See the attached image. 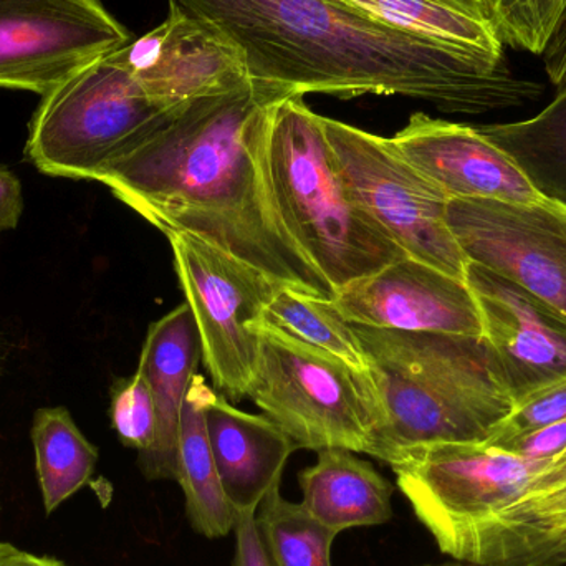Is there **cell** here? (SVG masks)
I'll use <instances>...</instances> for the list:
<instances>
[{
    "label": "cell",
    "instance_id": "obj_5",
    "mask_svg": "<svg viewBox=\"0 0 566 566\" xmlns=\"http://www.w3.org/2000/svg\"><path fill=\"white\" fill-rule=\"evenodd\" d=\"M176 109L149 98L109 53L42 96L30 119L25 156L45 175L92 181Z\"/></svg>",
    "mask_w": 566,
    "mask_h": 566
},
{
    "label": "cell",
    "instance_id": "obj_34",
    "mask_svg": "<svg viewBox=\"0 0 566 566\" xmlns=\"http://www.w3.org/2000/svg\"><path fill=\"white\" fill-rule=\"evenodd\" d=\"M446 2L454 3V6L472 10V12L482 13V15H488V12H485L484 7L479 3V0H446ZM489 19H491V17H489Z\"/></svg>",
    "mask_w": 566,
    "mask_h": 566
},
{
    "label": "cell",
    "instance_id": "obj_25",
    "mask_svg": "<svg viewBox=\"0 0 566 566\" xmlns=\"http://www.w3.org/2000/svg\"><path fill=\"white\" fill-rule=\"evenodd\" d=\"M491 20L504 45L544 56L566 20V0H494Z\"/></svg>",
    "mask_w": 566,
    "mask_h": 566
},
{
    "label": "cell",
    "instance_id": "obj_15",
    "mask_svg": "<svg viewBox=\"0 0 566 566\" xmlns=\"http://www.w3.org/2000/svg\"><path fill=\"white\" fill-rule=\"evenodd\" d=\"M391 143L449 201L489 199L538 205L548 199L478 126L419 112L392 136Z\"/></svg>",
    "mask_w": 566,
    "mask_h": 566
},
{
    "label": "cell",
    "instance_id": "obj_32",
    "mask_svg": "<svg viewBox=\"0 0 566 566\" xmlns=\"http://www.w3.org/2000/svg\"><path fill=\"white\" fill-rule=\"evenodd\" d=\"M545 72L555 86L566 83V20L544 55Z\"/></svg>",
    "mask_w": 566,
    "mask_h": 566
},
{
    "label": "cell",
    "instance_id": "obj_3",
    "mask_svg": "<svg viewBox=\"0 0 566 566\" xmlns=\"http://www.w3.org/2000/svg\"><path fill=\"white\" fill-rule=\"evenodd\" d=\"M378 391L371 458L392 465L448 442H485L512 409L501 366L484 338L353 325Z\"/></svg>",
    "mask_w": 566,
    "mask_h": 566
},
{
    "label": "cell",
    "instance_id": "obj_14",
    "mask_svg": "<svg viewBox=\"0 0 566 566\" xmlns=\"http://www.w3.org/2000/svg\"><path fill=\"white\" fill-rule=\"evenodd\" d=\"M333 302L352 325L484 338L465 282L408 255L336 290Z\"/></svg>",
    "mask_w": 566,
    "mask_h": 566
},
{
    "label": "cell",
    "instance_id": "obj_10",
    "mask_svg": "<svg viewBox=\"0 0 566 566\" xmlns=\"http://www.w3.org/2000/svg\"><path fill=\"white\" fill-rule=\"evenodd\" d=\"M132 40L102 0H0V88L43 96Z\"/></svg>",
    "mask_w": 566,
    "mask_h": 566
},
{
    "label": "cell",
    "instance_id": "obj_30",
    "mask_svg": "<svg viewBox=\"0 0 566 566\" xmlns=\"http://www.w3.org/2000/svg\"><path fill=\"white\" fill-rule=\"evenodd\" d=\"M22 212V185L9 168L0 165V232L15 229Z\"/></svg>",
    "mask_w": 566,
    "mask_h": 566
},
{
    "label": "cell",
    "instance_id": "obj_23",
    "mask_svg": "<svg viewBox=\"0 0 566 566\" xmlns=\"http://www.w3.org/2000/svg\"><path fill=\"white\" fill-rule=\"evenodd\" d=\"M261 325L336 356L358 371H368L355 328L333 300L282 285L265 308Z\"/></svg>",
    "mask_w": 566,
    "mask_h": 566
},
{
    "label": "cell",
    "instance_id": "obj_20",
    "mask_svg": "<svg viewBox=\"0 0 566 566\" xmlns=\"http://www.w3.org/2000/svg\"><path fill=\"white\" fill-rule=\"evenodd\" d=\"M399 32L489 60L505 62L504 42L488 15L446 0H339Z\"/></svg>",
    "mask_w": 566,
    "mask_h": 566
},
{
    "label": "cell",
    "instance_id": "obj_1",
    "mask_svg": "<svg viewBox=\"0 0 566 566\" xmlns=\"http://www.w3.org/2000/svg\"><path fill=\"white\" fill-rule=\"evenodd\" d=\"M292 95L251 80L188 103L92 181L165 234L189 232L282 285L333 300L335 290L286 229L269 175L272 115Z\"/></svg>",
    "mask_w": 566,
    "mask_h": 566
},
{
    "label": "cell",
    "instance_id": "obj_35",
    "mask_svg": "<svg viewBox=\"0 0 566 566\" xmlns=\"http://www.w3.org/2000/svg\"><path fill=\"white\" fill-rule=\"evenodd\" d=\"M17 552H19V548L0 542V566H9L12 558L15 557Z\"/></svg>",
    "mask_w": 566,
    "mask_h": 566
},
{
    "label": "cell",
    "instance_id": "obj_8",
    "mask_svg": "<svg viewBox=\"0 0 566 566\" xmlns=\"http://www.w3.org/2000/svg\"><path fill=\"white\" fill-rule=\"evenodd\" d=\"M165 235L214 388L241 401L258 368L261 336L254 329L282 283L189 232Z\"/></svg>",
    "mask_w": 566,
    "mask_h": 566
},
{
    "label": "cell",
    "instance_id": "obj_37",
    "mask_svg": "<svg viewBox=\"0 0 566 566\" xmlns=\"http://www.w3.org/2000/svg\"><path fill=\"white\" fill-rule=\"evenodd\" d=\"M426 566H465V565H426ZM472 566H479V565H472Z\"/></svg>",
    "mask_w": 566,
    "mask_h": 566
},
{
    "label": "cell",
    "instance_id": "obj_18",
    "mask_svg": "<svg viewBox=\"0 0 566 566\" xmlns=\"http://www.w3.org/2000/svg\"><path fill=\"white\" fill-rule=\"evenodd\" d=\"M298 484L303 507L336 534L391 521L395 485L356 452L323 449Z\"/></svg>",
    "mask_w": 566,
    "mask_h": 566
},
{
    "label": "cell",
    "instance_id": "obj_29",
    "mask_svg": "<svg viewBox=\"0 0 566 566\" xmlns=\"http://www.w3.org/2000/svg\"><path fill=\"white\" fill-rule=\"evenodd\" d=\"M234 534L235 554L232 566H274L262 544L254 511L238 514Z\"/></svg>",
    "mask_w": 566,
    "mask_h": 566
},
{
    "label": "cell",
    "instance_id": "obj_24",
    "mask_svg": "<svg viewBox=\"0 0 566 566\" xmlns=\"http://www.w3.org/2000/svg\"><path fill=\"white\" fill-rule=\"evenodd\" d=\"M259 534L274 566H333L336 532L316 521L302 502L286 501L281 488L265 495L255 512Z\"/></svg>",
    "mask_w": 566,
    "mask_h": 566
},
{
    "label": "cell",
    "instance_id": "obj_12",
    "mask_svg": "<svg viewBox=\"0 0 566 566\" xmlns=\"http://www.w3.org/2000/svg\"><path fill=\"white\" fill-rule=\"evenodd\" d=\"M113 60L159 105L179 108L251 82L234 43L195 13L169 0L168 17L112 53Z\"/></svg>",
    "mask_w": 566,
    "mask_h": 566
},
{
    "label": "cell",
    "instance_id": "obj_19",
    "mask_svg": "<svg viewBox=\"0 0 566 566\" xmlns=\"http://www.w3.org/2000/svg\"><path fill=\"white\" fill-rule=\"evenodd\" d=\"M216 391L205 376L196 375L181 412L178 482L185 492L186 515L192 531L206 538L234 532L238 512L229 504L216 468L206 428V409Z\"/></svg>",
    "mask_w": 566,
    "mask_h": 566
},
{
    "label": "cell",
    "instance_id": "obj_16",
    "mask_svg": "<svg viewBox=\"0 0 566 566\" xmlns=\"http://www.w3.org/2000/svg\"><path fill=\"white\" fill-rule=\"evenodd\" d=\"M201 359V339L188 303L149 326L138 365L158 415L155 442L138 454L148 481H178L182 406Z\"/></svg>",
    "mask_w": 566,
    "mask_h": 566
},
{
    "label": "cell",
    "instance_id": "obj_33",
    "mask_svg": "<svg viewBox=\"0 0 566 566\" xmlns=\"http://www.w3.org/2000/svg\"><path fill=\"white\" fill-rule=\"evenodd\" d=\"M9 566H66L62 562L55 560L50 557H36V555L27 554V552L19 551L15 557L12 558Z\"/></svg>",
    "mask_w": 566,
    "mask_h": 566
},
{
    "label": "cell",
    "instance_id": "obj_13",
    "mask_svg": "<svg viewBox=\"0 0 566 566\" xmlns=\"http://www.w3.org/2000/svg\"><path fill=\"white\" fill-rule=\"evenodd\" d=\"M471 290L514 402L566 381V319L515 283L468 265Z\"/></svg>",
    "mask_w": 566,
    "mask_h": 566
},
{
    "label": "cell",
    "instance_id": "obj_28",
    "mask_svg": "<svg viewBox=\"0 0 566 566\" xmlns=\"http://www.w3.org/2000/svg\"><path fill=\"white\" fill-rule=\"evenodd\" d=\"M495 448L534 461H552L566 448V419L512 439Z\"/></svg>",
    "mask_w": 566,
    "mask_h": 566
},
{
    "label": "cell",
    "instance_id": "obj_26",
    "mask_svg": "<svg viewBox=\"0 0 566 566\" xmlns=\"http://www.w3.org/2000/svg\"><path fill=\"white\" fill-rule=\"evenodd\" d=\"M112 424L126 448L145 452L156 438L155 399L139 369L128 379H119L112 391Z\"/></svg>",
    "mask_w": 566,
    "mask_h": 566
},
{
    "label": "cell",
    "instance_id": "obj_2",
    "mask_svg": "<svg viewBox=\"0 0 566 566\" xmlns=\"http://www.w3.org/2000/svg\"><path fill=\"white\" fill-rule=\"evenodd\" d=\"M234 43L251 80L293 95L421 99L485 115L541 98L544 86L489 62L375 22L339 0H175Z\"/></svg>",
    "mask_w": 566,
    "mask_h": 566
},
{
    "label": "cell",
    "instance_id": "obj_21",
    "mask_svg": "<svg viewBox=\"0 0 566 566\" xmlns=\"http://www.w3.org/2000/svg\"><path fill=\"white\" fill-rule=\"evenodd\" d=\"M478 128L521 166L545 198L566 206V83L537 115Z\"/></svg>",
    "mask_w": 566,
    "mask_h": 566
},
{
    "label": "cell",
    "instance_id": "obj_22",
    "mask_svg": "<svg viewBox=\"0 0 566 566\" xmlns=\"http://www.w3.org/2000/svg\"><path fill=\"white\" fill-rule=\"evenodd\" d=\"M32 442L43 507L52 514L88 484L98 462V449L62 406L35 412Z\"/></svg>",
    "mask_w": 566,
    "mask_h": 566
},
{
    "label": "cell",
    "instance_id": "obj_11",
    "mask_svg": "<svg viewBox=\"0 0 566 566\" xmlns=\"http://www.w3.org/2000/svg\"><path fill=\"white\" fill-rule=\"evenodd\" d=\"M448 222L471 264L481 265L566 319V206L452 199Z\"/></svg>",
    "mask_w": 566,
    "mask_h": 566
},
{
    "label": "cell",
    "instance_id": "obj_31",
    "mask_svg": "<svg viewBox=\"0 0 566 566\" xmlns=\"http://www.w3.org/2000/svg\"><path fill=\"white\" fill-rule=\"evenodd\" d=\"M566 484V448L564 452L552 459L551 464L531 482L527 491L522 497H532V495L544 494V492L554 491ZM521 499V497H518Z\"/></svg>",
    "mask_w": 566,
    "mask_h": 566
},
{
    "label": "cell",
    "instance_id": "obj_7",
    "mask_svg": "<svg viewBox=\"0 0 566 566\" xmlns=\"http://www.w3.org/2000/svg\"><path fill=\"white\" fill-rule=\"evenodd\" d=\"M323 129L353 198L408 258L465 282L469 261L448 222L449 198L391 138L323 116Z\"/></svg>",
    "mask_w": 566,
    "mask_h": 566
},
{
    "label": "cell",
    "instance_id": "obj_17",
    "mask_svg": "<svg viewBox=\"0 0 566 566\" xmlns=\"http://www.w3.org/2000/svg\"><path fill=\"white\" fill-rule=\"evenodd\" d=\"M206 428L226 497L238 514L258 512L265 495L281 488L295 442L268 416L249 415L216 392Z\"/></svg>",
    "mask_w": 566,
    "mask_h": 566
},
{
    "label": "cell",
    "instance_id": "obj_4",
    "mask_svg": "<svg viewBox=\"0 0 566 566\" xmlns=\"http://www.w3.org/2000/svg\"><path fill=\"white\" fill-rule=\"evenodd\" d=\"M268 165L286 229L335 292L406 258L353 198L323 116L302 95L286 96L274 108Z\"/></svg>",
    "mask_w": 566,
    "mask_h": 566
},
{
    "label": "cell",
    "instance_id": "obj_27",
    "mask_svg": "<svg viewBox=\"0 0 566 566\" xmlns=\"http://www.w3.org/2000/svg\"><path fill=\"white\" fill-rule=\"evenodd\" d=\"M566 419V381L542 389L522 401L515 402L511 415L499 422L488 444L501 446L528 432Z\"/></svg>",
    "mask_w": 566,
    "mask_h": 566
},
{
    "label": "cell",
    "instance_id": "obj_36",
    "mask_svg": "<svg viewBox=\"0 0 566 566\" xmlns=\"http://www.w3.org/2000/svg\"><path fill=\"white\" fill-rule=\"evenodd\" d=\"M492 2H494V0H479V3L484 7V10L488 12L489 17H491Z\"/></svg>",
    "mask_w": 566,
    "mask_h": 566
},
{
    "label": "cell",
    "instance_id": "obj_9",
    "mask_svg": "<svg viewBox=\"0 0 566 566\" xmlns=\"http://www.w3.org/2000/svg\"><path fill=\"white\" fill-rule=\"evenodd\" d=\"M548 464L488 442H448L411 452L391 469L399 491L442 552L522 497Z\"/></svg>",
    "mask_w": 566,
    "mask_h": 566
},
{
    "label": "cell",
    "instance_id": "obj_6",
    "mask_svg": "<svg viewBox=\"0 0 566 566\" xmlns=\"http://www.w3.org/2000/svg\"><path fill=\"white\" fill-rule=\"evenodd\" d=\"M258 368L248 396L298 449L369 454L381 418L369 371L259 325Z\"/></svg>",
    "mask_w": 566,
    "mask_h": 566
}]
</instances>
